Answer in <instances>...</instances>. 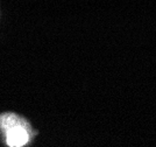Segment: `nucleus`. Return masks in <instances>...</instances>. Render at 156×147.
Here are the masks:
<instances>
[{
    "mask_svg": "<svg viewBox=\"0 0 156 147\" xmlns=\"http://www.w3.org/2000/svg\"><path fill=\"white\" fill-rule=\"evenodd\" d=\"M0 133L6 146L26 147L32 142L35 131L25 118L15 113H4L0 116Z\"/></svg>",
    "mask_w": 156,
    "mask_h": 147,
    "instance_id": "obj_1",
    "label": "nucleus"
}]
</instances>
